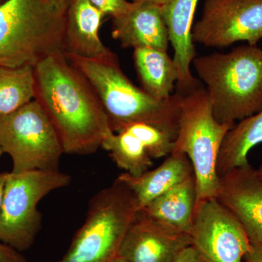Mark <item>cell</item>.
Segmentation results:
<instances>
[{
    "mask_svg": "<svg viewBox=\"0 0 262 262\" xmlns=\"http://www.w3.org/2000/svg\"><path fill=\"white\" fill-rule=\"evenodd\" d=\"M34 73V100L51 120L64 154L96 152L114 132L89 81L63 51L39 61Z\"/></svg>",
    "mask_w": 262,
    "mask_h": 262,
    "instance_id": "1",
    "label": "cell"
},
{
    "mask_svg": "<svg viewBox=\"0 0 262 262\" xmlns=\"http://www.w3.org/2000/svg\"><path fill=\"white\" fill-rule=\"evenodd\" d=\"M97 95L114 133L130 125L148 124L177 138L182 95L159 101L137 87L122 72L115 53L99 59L66 55Z\"/></svg>",
    "mask_w": 262,
    "mask_h": 262,
    "instance_id": "2",
    "label": "cell"
},
{
    "mask_svg": "<svg viewBox=\"0 0 262 262\" xmlns=\"http://www.w3.org/2000/svg\"><path fill=\"white\" fill-rule=\"evenodd\" d=\"M192 63L206 85L217 121L234 125L261 111L262 50L257 46L196 56Z\"/></svg>",
    "mask_w": 262,
    "mask_h": 262,
    "instance_id": "3",
    "label": "cell"
},
{
    "mask_svg": "<svg viewBox=\"0 0 262 262\" xmlns=\"http://www.w3.org/2000/svg\"><path fill=\"white\" fill-rule=\"evenodd\" d=\"M67 11L48 0H5L0 4V67H34L63 52Z\"/></svg>",
    "mask_w": 262,
    "mask_h": 262,
    "instance_id": "4",
    "label": "cell"
},
{
    "mask_svg": "<svg viewBox=\"0 0 262 262\" xmlns=\"http://www.w3.org/2000/svg\"><path fill=\"white\" fill-rule=\"evenodd\" d=\"M182 95L173 151L184 153L192 163L198 203L218 195L220 178L217 160L222 141L234 125L215 120L208 92L201 82Z\"/></svg>",
    "mask_w": 262,
    "mask_h": 262,
    "instance_id": "5",
    "label": "cell"
},
{
    "mask_svg": "<svg viewBox=\"0 0 262 262\" xmlns=\"http://www.w3.org/2000/svg\"><path fill=\"white\" fill-rule=\"evenodd\" d=\"M138 211L132 191L117 177L91 198L83 225L67 252L53 262H111Z\"/></svg>",
    "mask_w": 262,
    "mask_h": 262,
    "instance_id": "6",
    "label": "cell"
},
{
    "mask_svg": "<svg viewBox=\"0 0 262 262\" xmlns=\"http://www.w3.org/2000/svg\"><path fill=\"white\" fill-rule=\"evenodd\" d=\"M71 180L60 170L8 173L0 209V241L20 253L32 247L42 227L38 203L53 191L67 187Z\"/></svg>",
    "mask_w": 262,
    "mask_h": 262,
    "instance_id": "7",
    "label": "cell"
},
{
    "mask_svg": "<svg viewBox=\"0 0 262 262\" xmlns=\"http://www.w3.org/2000/svg\"><path fill=\"white\" fill-rule=\"evenodd\" d=\"M0 144L13 160L15 173L58 171L63 148L54 127L37 101L0 116Z\"/></svg>",
    "mask_w": 262,
    "mask_h": 262,
    "instance_id": "8",
    "label": "cell"
},
{
    "mask_svg": "<svg viewBox=\"0 0 262 262\" xmlns=\"http://www.w3.org/2000/svg\"><path fill=\"white\" fill-rule=\"evenodd\" d=\"M192 37L194 43L210 48L241 41L256 46L262 39V0H205Z\"/></svg>",
    "mask_w": 262,
    "mask_h": 262,
    "instance_id": "9",
    "label": "cell"
},
{
    "mask_svg": "<svg viewBox=\"0 0 262 262\" xmlns=\"http://www.w3.org/2000/svg\"><path fill=\"white\" fill-rule=\"evenodd\" d=\"M189 234L206 262H246L251 247L239 221L216 198L196 203Z\"/></svg>",
    "mask_w": 262,
    "mask_h": 262,
    "instance_id": "10",
    "label": "cell"
},
{
    "mask_svg": "<svg viewBox=\"0 0 262 262\" xmlns=\"http://www.w3.org/2000/svg\"><path fill=\"white\" fill-rule=\"evenodd\" d=\"M191 245L190 234L167 228L138 211L122 239L118 256L127 262H173Z\"/></svg>",
    "mask_w": 262,
    "mask_h": 262,
    "instance_id": "11",
    "label": "cell"
},
{
    "mask_svg": "<svg viewBox=\"0 0 262 262\" xmlns=\"http://www.w3.org/2000/svg\"><path fill=\"white\" fill-rule=\"evenodd\" d=\"M101 148L110 153L119 168L134 177H140L149 170L153 160L171 152L172 142L158 127L137 123L112 134L103 141Z\"/></svg>",
    "mask_w": 262,
    "mask_h": 262,
    "instance_id": "12",
    "label": "cell"
},
{
    "mask_svg": "<svg viewBox=\"0 0 262 262\" xmlns=\"http://www.w3.org/2000/svg\"><path fill=\"white\" fill-rule=\"evenodd\" d=\"M216 199L243 226L251 244L262 245V179L250 163L220 177Z\"/></svg>",
    "mask_w": 262,
    "mask_h": 262,
    "instance_id": "13",
    "label": "cell"
},
{
    "mask_svg": "<svg viewBox=\"0 0 262 262\" xmlns=\"http://www.w3.org/2000/svg\"><path fill=\"white\" fill-rule=\"evenodd\" d=\"M198 1L162 0L159 3L168 29L169 42L174 51L173 59L178 69L177 92L182 94L200 83L190 71L191 63L198 56L192 40V29Z\"/></svg>",
    "mask_w": 262,
    "mask_h": 262,
    "instance_id": "14",
    "label": "cell"
},
{
    "mask_svg": "<svg viewBox=\"0 0 262 262\" xmlns=\"http://www.w3.org/2000/svg\"><path fill=\"white\" fill-rule=\"evenodd\" d=\"M112 35L122 47L134 49L149 48L167 52L170 43L161 7L154 2L134 3L127 13L113 18Z\"/></svg>",
    "mask_w": 262,
    "mask_h": 262,
    "instance_id": "15",
    "label": "cell"
},
{
    "mask_svg": "<svg viewBox=\"0 0 262 262\" xmlns=\"http://www.w3.org/2000/svg\"><path fill=\"white\" fill-rule=\"evenodd\" d=\"M104 15L89 0H70L66 15L63 53L99 59L113 53L103 45L99 35Z\"/></svg>",
    "mask_w": 262,
    "mask_h": 262,
    "instance_id": "16",
    "label": "cell"
},
{
    "mask_svg": "<svg viewBox=\"0 0 262 262\" xmlns=\"http://www.w3.org/2000/svg\"><path fill=\"white\" fill-rule=\"evenodd\" d=\"M192 175H194V169L187 155L172 151L160 166L140 177L125 172L118 177L130 188L140 210Z\"/></svg>",
    "mask_w": 262,
    "mask_h": 262,
    "instance_id": "17",
    "label": "cell"
},
{
    "mask_svg": "<svg viewBox=\"0 0 262 262\" xmlns=\"http://www.w3.org/2000/svg\"><path fill=\"white\" fill-rule=\"evenodd\" d=\"M196 202V179L192 175L139 211L167 228L189 234Z\"/></svg>",
    "mask_w": 262,
    "mask_h": 262,
    "instance_id": "18",
    "label": "cell"
},
{
    "mask_svg": "<svg viewBox=\"0 0 262 262\" xmlns=\"http://www.w3.org/2000/svg\"><path fill=\"white\" fill-rule=\"evenodd\" d=\"M134 61L141 89L146 94L159 101L168 99L173 94L179 72L167 52L149 48H135Z\"/></svg>",
    "mask_w": 262,
    "mask_h": 262,
    "instance_id": "19",
    "label": "cell"
},
{
    "mask_svg": "<svg viewBox=\"0 0 262 262\" xmlns=\"http://www.w3.org/2000/svg\"><path fill=\"white\" fill-rule=\"evenodd\" d=\"M262 143V110L235 123L221 146L216 171L220 178L232 169L248 165L250 150Z\"/></svg>",
    "mask_w": 262,
    "mask_h": 262,
    "instance_id": "20",
    "label": "cell"
},
{
    "mask_svg": "<svg viewBox=\"0 0 262 262\" xmlns=\"http://www.w3.org/2000/svg\"><path fill=\"white\" fill-rule=\"evenodd\" d=\"M34 67H0V116L14 113L34 99Z\"/></svg>",
    "mask_w": 262,
    "mask_h": 262,
    "instance_id": "21",
    "label": "cell"
},
{
    "mask_svg": "<svg viewBox=\"0 0 262 262\" xmlns=\"http://www.w3.org/2000/svg\"><path fill=\"white\" fill-rule=\"evenodd\" d=\"M103 15H110L113 18L127 13L134 6V3L127 0H89Z\"/></svg>",
    "mask_w": 262,
    "mask_h": 262,
    "instance_id": "22",
    "label": "cell"
},
{
    "mask_svg": "<svg viewBox=\"0 0 262 262\" xmlns=\"http://www.w3.org/2000/svg\"><path fill=\"white\" fill-rule=\"evenodd\" d=\"M0 262H30L21 253L0 241Z\"/></svg>",
    "mask_w": 262,
    "mask_h": 262,
    "instance_id": "23",
    "label": "cell"
},
{
    "mask_svg": "<svg viewBox=\"0 0 262 262\" xmlns=\"http://www.w3.org/2000/svg\"><path fill=\"white\" fill-rule=\"evenodd\" d=\"M173 262H206L201 256V253L196 251L195 248L191 245L179 253Z\"/></svg>",
    "mask_w": 262,
    "mask_h": 262,
    "instance_id": "24",
    "label": "cell"
},
{
    "mask_svg": "<svg viewBox=\"0 0 262 262\" xmlns=\"http://www.w3.org/2000/svg\"><path fill=\"white\" fill-rule=\"evenodd\" d=\"M246 262H262V245L251 244L246 257Z\"/></svg>",
    "mask_w": 262,
    "mask_h": 262,
    "instance_id": "25",
    "label": "cell"
},
{
    "mask_svg": "<svg viewBox=\"0 0 262 262\" xmlns=\"http://www.w3.org/2000/svg\"><path fill=\"white\" fill-rule=\"evenodd\" d=\"M8 173V172H3V173H0V209H1L2 204H3L5 187V184H6Z\"/></svg>",
    "mask_w": 262,
    "mask_h": 262,
    "instance_id": "26",
    "label": "cell"
},
{
    "mask_svg": "<svg viewBox=\"0 0 262 262\" xmlns=\"http://www.w3.org/2000/svg\"><path fill=\"white\" fill-rule=\"evenodd\" d=\"M52 5L60 11H67L70 0H48Z\"/></svg>",
    "mask_w": 262,
    "mask_h": 262,
    "instance_id": "27",
    "label": "cell"
},
{
    "mask_svg": "<svg viewBox=\"0 0 262 262\" xmlns=\"http://www.w3.org/2000/svg\"><path fill=\"white\" fill-rule=\"evenodd\" d=\"M162 0H133L134 3H141V2H154V3H159Z\"/></svg>",
    "mask_w": 262,
    "mask_h": 262,
    "instance_id": "28",
    "label": "cell"
},
{
    "mask_svg": "<svg viewBox=\"0 0 262 262\" xmlns=\"http://www.w3.org/2000/svg\"><path fill=\"white\" fill-rule=\"evenodd\" d=\"M111 262H127L126 260L124 259V258H122L121 257H120V256H117L116 258H114L113 261Z\"/></svg>",
    "mask_w": 262,
    "mask_h": 262,
    "instance_id": "29",
    "label": "cell"
},
{
    "mask_svg": "<svg viewBox=\"0 0 262 262\" xmlns=\"http://www.w3.org/2000/svg\"><path fill=\"white\" fill-rule=\"evenodd\" d=\"M256 170H257L258 176L262 179V162L260 166L258 167V168L256 169Z\"/></svg>",
    "mask_w": 262,
    "mask_h": 262,
    "instance_id": "30",
    "label": "cell"
},
{
    "mask_svg": "<svg viewBox=\"0 0 262 262\" xmlns=\"http://www.w3.org/2000/svg\"><path fill=\"white\" fill-rule=\"evenodd\" d=\"M4 153V151H3V148H2L1 144H0V156H1Z\"/></svg>",
    "mask_w": 262,
    "mask_h": 262,
    "instance_id": "31",
    "label": "cell"
},
{
    "mask_svg": "<svg viewBox=\"0 0 262 262\" xmlns=\"http://www.w3.org/2000/svg\"><path fill=\"white\" fill-rule=\"evenodd\" d=\"M3 2H4V1H3V0H0V4H1V3H3Z\"/></svg>",
    "mask_w": 262,
    "mask_h": 262,
    "instance_id": "32",
    "label": "cell"
}]
</instances>
